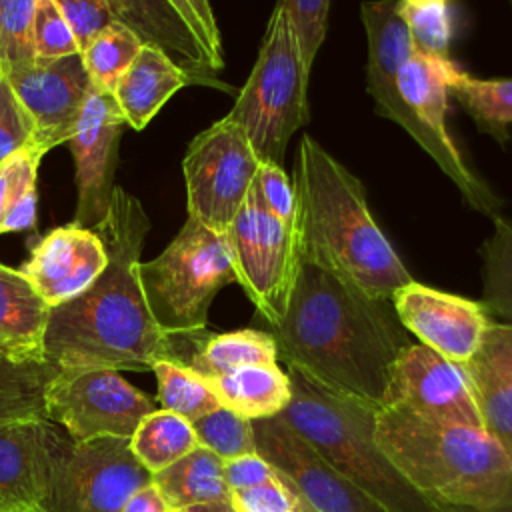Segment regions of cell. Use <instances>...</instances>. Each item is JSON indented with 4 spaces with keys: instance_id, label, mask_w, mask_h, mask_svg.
<instances>
[{
    "instance_id": "obj_1",
    "label": "cell",
    "mask_w": 512,
    "mask_h": 512,
    "mask_svg": "<svg viewBox=\"0 0 512 512\" xmlns=\"http://www.w3.org/2000/svg\"><path fill=\"white\" fill-rule=\"evenodd\" d=\"M150 220L138 198L114 188L108 216L94 228L108 264L76 298L50 308L44 358L58 370L148 372L182 364L180 338L160 330L140 286V254Z\"/></svg>"
},
{
    "instance_id": "obj_2",
    "label": "cell",
    "mask_w": 512,
    "mask_h": 512,
    "mask_svg": "<svg viewBox=\"0 0 512 512\" xmlns=\"http://www.w3.org/2000/svg\"><path fill=\"white\" fill-rule=\"evenodd\" d=\"M270 334L286 366L378 410L396 358L412 344L392 304L308 262Z\"/></svg>"
},
{
    "instance_id": "obj_3",
    "label": "cell",
    "mask_w": 512,
    "mask_h": 512,
    "mask_svg": "<svg viewBox=\"0 0 512 512\" xmlns=\"http://www.w3.org/2000/svg\"><path fill=\"white\" fill-rule=\"evenodd\" d=\"M290 180L298 204L302 262L324 268L386 302L412 282L370 214L364 184L308 134L300 138Z\"/></svg>"
},
{
    "instance_id": "obj_4",
    "label": "cell",
    "mask_w": 512,
    "mask_h": 512,
    "mask_svg": "<svg viewBox=\"0 0 512 512\" xmlns=\"http://www.w3.org/2000/svg\"><path fill=\"white\" fill-rule=\"evenodd\" d=\"M376 442L396 472L442 512H492L512 500V462L482 428L382 406Z\"/></svg>"
},
{
    "instance_id": "obj_5",
    "label": "cell",
    "mask_w": 512,
    "mask_h": 512,
    "mask_svg": "<svg viewBox=\"0 0 512 512\" xmlns=\"http://www.w3.org/2000/svg\"><path fill=\"white\" fill-rule=\"evenodd\" d=\"M290 402L280 418L334 470L388 512H442L422 498L388 462L376 442L378 408L334 392L294 366Z\"/></svg>"
},
{
    "instance_id": "obj_6",
    "label": "cell",
    "mask_w": 512,
    "mask_h": 512,
    "mask_svg": "<svg viewBox=\"0 0 512 512\" xmlns=\"http://www.w3.org/2000/svg\"><path fill=\"white\" fill-rule=\"evenodd\" d=\"M140 286L152 318L168 336L206 332L214 296L236 282L226 234L186 218L174 240L150 262H140Z\"/></svg>"
},
{
    "instance_id": "obj_7",
    "label": "cell",
    "mask_w": 512,
    "mask_h": 512,
    "mask_svg": "<svg viewBox=\"0 0 512 512\" xmlns=\"http://www.w3.org/2000/svg\"><path fill=\"white\" fill-rule=\"evenodd\" d=\"M308 82L286 12L278 2L268 18L256 62L226 118L248 136L260 162L282 166L290 138L308 124Z\"/></svg>"
},
{
    "instance_id": "obj_8",
    "label": "cell",
    "mask_w": 512,
    "mask_h": 512,
    "mask_svg": "<svg viewBox=\"0 0 512 512\" xmlns=\"http://www.w3.org/2000/svg\"><path fill=\"white\" fill-rule=\"evenodd\" d=\"M360 18L368 40L366 88L374 100L376 114L400 124L452 180L472 210L492 220L498 218L502 200L466 164L456 142L420 124L400 98L396 74L414 48L408 28L396 12V2H364L360 4Z\"/></svg>"
},
{
    "instance_id": "obj_9",
    "label": "cell",
    "mask_w": 512,
    "mask_h": 512,
    "mask_svg": "<svg viewBox=\"0 0 512 512\" xmlns=\"http://www.w3.org/2000/svg\"><path fill=\"white\" fill-rule=\"evenodd\" d=\"M226 238L234 258L236 284L242 286L258 316L274 328L286 312L302 266L296 222L286 224L276 218L252 184Z\"/></svg>"
},
{
    "instance_id": "obj_10",
    "label": "cell",
    "mask_w": 512,
    "mask_h": 512,
    "mask_svg": "<svg viewBox=\"0 0 512 512\" xmlns=\"http://www.w3.org/2000/svg\"><path fill=\"white\" fill-rule=\"evenodd\" d=\"M112 20L124 24L142 46L164 54L192 84L232 92L218 80L224 50L214 10L204 0H108Z\"/></svg>"
},
{
    "instance_id": "obj_11",
    "label": "cell",
    "mask_w": 512,
    "mask_h": 512,
    "mask_svg": "<svg viewBox=\"0 0 512 512\" xmlns=\"http://www.w3.org/2000/svg\"><path fill=\"white\" fill-rule=\"evenodd\" d=\"M258 164L248 136L226 116L194 136L182 160L188 218L226 234L256 180Z\"/></svg>"
},
{
    "instance_id": "obj_12",
    "label": "cell",
    "mask_w": 512,
    "mask_h": 512,
    "mask_svg": "<svg viewBox=\"0 0 512 512\" xmlns=\"http://www.w3.org/2000/svg\"><path fill=\"white\" fill-rule=\"evenodd\" d=\"M152 482L130 448V438L70 442L60 456L44 512H120L128 498Z\"/></svg>"
},
{
    "instance_id": "obj_13",
    "label": "cell",
    "mask_w": 512,
    "mask_h": 512,
    "mask_svg": "<svg viewBox=\"0 0 512 512\" xmlns=\"http://www.w3.org/2000/svg\"><path fill=\"white\" fill-rule=\"evenodd\" d=\"M154 400L114 370H60L46 396L48 420L60 424L72 442L132 438Z\"/></svg>"
},
{
    "instance_id": "obj_14",
    "label": "cell",
    "mask_w": 512,
    "mask_h": 512,
    "mask_svg": "<svg viewBox=\"0 0 512 512\" xmlns=\"http://www.w3.org/2000/svg\"><path fill=\"white\" fill-rule=\"evenodd\" d=\"M256 452L292 490L300 512H388L334 470L280 416L256 420Z\"/></svg>"
},
{
    "instance_id": "obj_15",
    "label": "cell",
    "mask_w": 512,
    "mask_h": 512,
    "mask_svg": "<svg viewBox=\"0 0 512 512\" xmlns=\"http://www.w3.org/2000/svg\"><path fill=\"white\" fill-rule=\"evenodd\" d=\"M382 406L400 408L430 422L482 428L464 364L422 344L406 346L396 358Z\"/></svg>"
},
{
    "instance_id": "obj_16",
    "label": "cell",
    "mask_w": 512,
    "mask_h": 512,
    "mask_svg": "<svg viewBox=\"0 0 512 512\" xmlns=\"http://www.w3.org/2000/svg\"><path fill=\"white\" fill-rule=\"evenodd\" d=\"M126 122L112 94L90 88L78 114L72 136L66 142L76 166V214L74 224L94 230L108 216L114 194L118 142Z\"/></svg>"
},
{
    "instance_id": "obj_17",
    "label": "cell",
    "mask_w": 512,
    "mask_h": 512,
    "mask_svg": "<svg viewBox=\"0 0 512 512\" xmlns=\"http://www.w3.org/2000/svg\"><path fill=\"white\" fill-rule=\"evenodd\" d=\"M32 124V146L44 154L72 136L92 88L82 56H66L2 74Z\"/></svg>"
},
{
    "instance_id": "obj_18",
    "label": "cell",
    "mask_w": 512,
    "mask_h": 512,
    "mask_svg": "<svg viewBox=\"0 0 512 512\" xmlns=\"http://www.w3.org/2000/svg\"><path fill=\"white\" fill-rule=\"evenodd\" d=\"M392 310L402 328L426 348L466 364L480 348L492 318L480 302L448 294L416 280L398 288Z\"/></svg>"
},
{
    "instance_id": "obj_19",
    "label": "cell",
    "mask_w": 512,
    "mask_h": 512,
    "mask_svg": "<svg viewBox=\"0 0 512 512\" xmlns=\"http://www.w3.org/2000/svg\"><path fill=\"white\" fill-rule=\"evenodd\" d=\"M106 264L100 236L72 222L42 236L18 272L50 308H56L90 288Z\"/></svg>"
},
{
    "instance_id": "obj_20",
    "label": "cell",
    "mask_w": 512,
    "mask_h": 512,
    "mask_svg": "<svg viewBox=\"0 0 512 512\" xmlns=\"http://www.w3.org/2000/svg\"><path fill=\"white\" fill-rule=\"evenodd\" d=\"M72 440L50 420L0 428V508L40 506Z\"/></svg>"
},
{
    "instance_id": "obj_21",
    "label": "cell",
    "mask_w": 512,
    "mask_h": 512,
    "mask_svg": "<svg viewBox=\"0 0 512 512\" xmlns=\"http://www.w3.org/2000/svg\"><path fill=\"white\" fill-rule=\"evenodd\" d=\"M484 432L512 462V326L492 320L478 352L464 364Z\"/></svg>"
},
{
    "instance_id": "obj_22",
    "label": "cell",
    "mask_w": 512,
    "mask_h": 512,
    "mask_svg": "<svg viewBox=\"0 0 512 512\" xmlns=\"http://www.w3.org/2000/svg\"><path fill=\"white\" fill-rule=\"evenodd\" d=\"M188 84H192L190 78L164 54L142 46L136 60L118 80L112 96L126 126L140 132L160 112L170 96Z\"/></svg>"
},
{
    "instance_id": "obj_23",
    "label": "cell",
    "mask_w": 512,
    "mask_h": 512,
    "mask_svg": "<svg viewBox=\"0 0 512 512\" xmlns=\"http://www.w3.org/2000/svg\"><path fill=\"white\" fill-rule=\"evenodd\" d=\"M50 306L14 268L0 264V354L44 358Z\"/></svg>"
},
{
    "instance_id": "obj_24",
    "label": "cell",
    "mask_w": 512,
    "mask_h": 512,
    "mask_svg": "<svg viewBox=\"0 0 512 512\" xmlns=\"http://www.w3.org/2000/svg\"><path fill=\"white\" fill-rule=\"evenodd\" d=\"M220 406L256 422L276 418L290 402V378L278 364H252L206 380Z\"/></svg>"
},
{
    "instance_id": "obj_25",
    "label": "cell",
    "mask_w": 512,
    "mask_h": 512,
    "mask_svg": "<svg viewBox=\"0 0 512 512\" xmlns=\"http://www.w3.org/2000/svg\"><path fill=\"white\" fill-rule=\"evenodd\" d=\"M458 70L450 58H434L412 50L396 74L404 106L420 124L444 138H452L446 128V112L450 82Z\"/></svg>"
},
{
    "instance_id": "obj_26",
    "label": "cell",
    "mask_w": 512,
    "mask_h": 512,
    "mask_svg": "<svg viewBox=\"0 0 512 512\" xmlns=\"http://www.w3.org/2000/svg\"><path fill=\"white\" fill-rule=\"evenodd\" d=\"M252 364H278L274 336L264 330L244 328L224 334H200L184 362L204 380Z\"/></svg>"
},
{
    "instance_id": "obj_27",
    "label": "cell",
    "mask_w": 512,
    "mask_h": 512,
    "mask_svg": "<svg viewBox=\"0 0 512 512\" xmlns=\"http://www.w3.org/2000/svg\"><path fill=\"white\" fill-rule=\"evenodd\" d=\"M58 372L48 360L0 354V428L48 420L46 396Z\"/></svg>"
},
{
    "instance_id": "obj_28",
    "label": "cell",
    "mask_w": 512,
    "mask_h": 512,
    "mask_svg": "<svg viewBox=\"0 0 512 512\" xmlns=\"http://www.w3.org/2000/svg\"><path fill=\"white\" fill-rule=\"evenodd\" d=\"M170 508H192L198 504L228 500L224 460L198 446L184 458L152 476Z\"/></svg>"
},
{
    "instance_id": "obj_29",
    "label": "cell",
    "mask_w": 512,
    "mask_h": 512,
    "mask_svg": "<svg viewBox=\"0 0 512 512\" xmlns=\"http://www.w3.org/2000/svg\"><path fill=\"white\" fill-rule=\"evenodd\" d=\"M130 448L154 476L198 448V440L188 420L158 408L142 418L130 438Z\"/></svg>"
},
{
    "instance_id": "obj_30",
    "label": "cell",
    "mask_w": 512,
    "mask_h": 512,
    "mask_svg": "<svg viewBox=\"0 0 512 512\" xmlns=\"http://www.w3.org/2000/svg\"><path fill=\"white\" fill-rule=\"evenodd\" d=\"M450 96L464 106L476 126L496 138L508 140L512 124V78H476L458 70L450 82Z\"/></svg>"
},
{
    "instance_id": "obj_31",
    "label": "cell",
    "mask_w": 512,
    "mask_h": 512,
    "mask_svg": "<svg viewBox=\"0 0 512 512\" xmlns=\"http://www.w3.org/2000/svg\"><path fill=\"white\" fill-rule=\"evenodd\" d=\"M44 152L26 146L0 164V234L36 222V176Z\"/></svg>"
},
{
    "instance_id": "obj_32",
    "label": "cell",
    "mask_w": 512,
    "mask_h": 512,
    "mask_svg": "<svg viewBox=\"0 0 512 512\" xmlns=\"http://www.w3.org/2000/svg\"><path fill=\"white\" fill-rule=\"evenodd\" d=\"M484 290L480 304L490 318L512 326V224L494 218V232L482 246Z\"/></svg>"
},
{
    "instance_id": "obj_33",
    "label": "cell",
    "mask_w": 512,
    "mask_h": 512,
    "mask_svg": "<svg viewBox=\"0 0 512 512\" xmlns=\"http://www.w3.org/2000/svg\"><path fill=\"white\" fill-rule=\"evenodd\" d=\"M142 50V42L120 22L104 28L80 54L92 88L112 94L122 74Z\"/></svg>"
},
{
    "instance_id": "obj_34",
    "label": "cell",
    "mask_w": 512,
    "mask_h": 512,
    "mask_svg": "<svg viewBox=\"0 0 512 512\" xmlns=\"http://www.w3.org/2000/svg\"><path fill=\"white\" fill-rule=\"evenodd\" d=\"M158 380L160 410H168L190 424L220 408V402L204 378L180 362L162 360L152 366Z\"/></svg>"
},
{
    "instance_id": "obj_35",
    "label": "cell",
    "mask_w": 512,
    "mask_h": 512,
    "mask_svg": "<svg viewBox=\"0 0 512 512\" xmlns=\"http://www.w3.org/2000/svg\"><path fill=\"white\" fill-rule=\"evenodd\" d=\"M396 12L408 28L412 48L418 54L448 58L454 30L452 4L446 0H400Z\"/></svg>"
},
{
    "instance_id": "obj_36",
    "label": "cell",
    "mask_w": 512,
    "mask_h": 512,
    "mask_svg": "<svg viewBox=\"0 0 512 512\" xmlns=\"http://www.w3.org/2000/svg\"><path fill=\"white\" fill-rule=\"evenodd\" d=\"M192 428L198 446L214 452L224 462L246 454H256L252 422L224 406L192 422Z\"/></svg>"
},
{
    "instance_id": "obj_37",
    "label": "cell",
    "mask_w": 512,
    "mask_h": 512,
    "mask_svg": "<svg viewBox=\"0 0 512 512\" xmlns=\"http://www.w3.org/2000/svg\"><path fill=\"white\" fill-rule=\"evenodd\" d=\"M36 0H0V74L36 62L32 16Z\"/></svg>"
},
{
    "instance_id": "obj_38",
    "label": "cell",
    "mask_w": 512,
    "mask_h": 512,
    "mask_svg": "<svg viewBox=\"0 0 512 512\" xmlns=\"http://www.w3.org/2000/svg\"><path fill=\"white\" fill-rule=\"evenodd\" d=\"M280 4L286 12L302 64L312 74L316 54L326 38L330 0H284Z\"/></svg>"
},
{
    "instance_id": "obj_39",
    "label": "cell",
    "mask_w": 512,
    "mask_h": 512,
    "mask_svg": "<svg viewBox=\"0 0 512 512\" xmlns=\"http://www.w3.org/2000/svg\"><path fill=\"white\" fill-rule=\"evenodd\" d=\"M34 56L40 62L80 54L56 0H36L32 16Z\"/></svg>"
},
{
    "instance_id": "obj_40",
    "label": "cell",
    "mask_w": 512,
    "mask_h": 512,
    "mask_svg": "<svg viewBox=\"0 0 512 512\" xmlns=\"http://www.w3.org/2000/svg\"><path fill=\"white\" fill-rule=\"evenodd\" d=\"M56 4L76 40L80 54L104 28L114 22L108 0H56Z\"/></svg>"
},
{
    "instance_id": "obj_41",
    "label": "cell",
    "mask_w": 512,
    "mask_h": 512,
    "mask_svg": "<svg viewBox=\"0 0 512 512\" xmlns=\"http://www.w3.org/2000/svg\"><path fill=\"white\" fill-rule=\"evenodd\" d=\"M26 146H32V124L0 74V164Z\"/></svg>"
},
{
    "instance_id": "obj_42",
    "label": "cell",
    "mask_w": 512,
    "mask_h": 512,
    "mask_svg": "<svg viewBox=\"0 0 512 512\" xmlns=\"http://www.w3.org/2000/svg\"><path fill=\"white\" fill-rule=\"evenodd\" d=\"M254 188L258 190L266 208L276 218H280L286 224L296 222V210H298L296 192L290 176L284 172L282 166L272 162H260Z\"/></svg>"
},
{
    "instance_id": "obj_43",
    "label": "cell",
    "mask_w": 512,
    "mask_h": 512,
    "mask_svg": "<svg viewBox=\"0 0 512 512\" xmlns=\"http://www.w3.org/2000/svg\"><path fill=\"white\" fill-rule=\"evenodd\" d=\"M238 512H300V506L282 478L230 494Z\"/></svg>"
},
{
    "instance_id": "obj_44",
    "label": "cell",
    "mask_w": 512,
    "mask_h": 512,
    "mask_svg": "<svg viewBox=\"0 0 512 512\" xmlns=\"http://www.w3.org/2000/svg\"><path fill=\"white\" fill-rule=\"evenodd\" d=\"M278 478L280 474L258 452L224 462V480L230 494L260 484H268Z\"/></svg>"
},
{
    "instance_id": "obj_45",
    "label": "cell",
    "mask_w": 512,
    "mask_h": 512,
    "mask_svg": "<svg viewBox=\"0 0 512 512\" xmlns=\"http://www.w3.org/2000/svg\"><path fill=\"white\" fill-rule=\"evenodd\" d=\"M170 510L172 508L168 506V502L162 496V492L158 490V486L154 482H150L148 486L134 492L128 498V502L122 506L120 512H170Z\"/></svg>"
},
{
    "instance_id": "obj_46",
    "label": "cell",
    "mask_w": 512,
    "mask_h": 512,
    "mask_svg": "<svg viewBox=\"0 0 512 512\" xmlns=\"http://www.w3.org/2000/svg\"><path fill=\"white\" fill-rule=\"evenodd\" d=\"M188 512H238L232 504V500H218V502H208V504H198L192 508H186Z\"/></svg>"
},
{
    "instance_id": "obj_47",
    "label": "cell",
    "mask_w": 512,
    "mask_h": 512,
    "mask_svg": "<svg viewBox=\"0 0 512 512\" xmlns=\"http://www.w3.org/2000/svg\"><path fill=\"white\" fill-rule=\"evenodd\" d=\"M0 512H44L40 506H14V508H0Z\"/></svg>"
},
{
    "instance_id": "obj_48",
    "label": "cell",
    "mask_w": 512,
    "mask_h": 512,
    "mask_svg": "<svg viewBox=\"0 0 512 512\" xmlns=\"http://www.w3.org/2000/svg\"><path fill=\"white\" fill-rule=\"evenodd\" d=\"M448 512H468V510H448ZM492 512H512V500L506 506H502L498 510H492Z\"/></svg>"
},
{
    "instance_id": "obj_49",
    "label": "cell",
    "mask_w": 512,
    "mask_h": 512,
    "mask_svg": "<svg viewBox=\"0 0 512 512\" xmlns=\"http://www.w3.org/2000/svg\"><path fill=\"white\" fill-rule=\"evenodd\" d=\"M170 512H188V510H182V508H172Z\"/></svg>"
}]
</instances>
